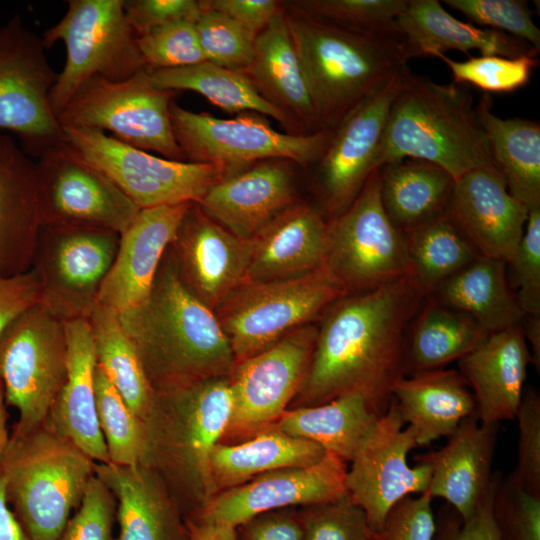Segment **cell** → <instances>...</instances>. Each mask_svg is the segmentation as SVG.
Masks as SVG:
<instances>
[{
    "label": "cell",
    "mask_w": 540,
    "mask_h": 540,
    "mask_svg": "<svg viewBox=\"0 0 540 540\" xmlns=\"http://www.w3.org/2000/svg\"><path fill=\"white\" fill-rule=\"evenodd\" d=\"M428 295L413 276H405L335 301L320 319L291 408L359 393L378 415L385 413L395 384L407 376L408 332Z\"/></svg>",
    "instance_id": "obj_1"
},
{
    "label": "cell",
    "mask_w": 540,
    "mask_h": 540,
    "mask_svg": "<svg viewBox=\"0 0 540 540\" xmlns=\"http://www.w3.org/2000/svg\"><path fill=\"white\" fill-rule=\"evenodd\" d=\"M154 390L230 376L236 361L214 311L181 281L167 248L148 295L118 313Z\"/></svg>",
    "instance_id": "obj_2"
},
{
    "label": "cell",
    "mask_w": 540,
    "mask_h": 540,
    "mask_svg": "<svg viewBox=\"0 0 540 540\" xmlns=\"http://www.w3.org/2000/svg\"><path fill=\"white\" fill-rule=\"evenodd\" d=\"M232 411L229 376L154 390L144 416L139 464L156 472L183 517L214 495L210 455L227 429Z\"/></svg>",
    "instance_id": "obj_3"
},
{
    "label": "cell",
    "mask_w": 540,
    "mask_h": 540,
    "mask_svg": "<svg viewBox=\"0 0 540 540\" xmlns=\"http://www.w3.org/2000/svg\"><path fill=\"white\" fill-rule=\"evenodd\" d=\"M322 130H334L365 98L421 56L399 30L370 31L286 14Z\"/></svg>",
    "instance_id": "obj_4"
},
{
    "label": "cell",
    "mask_w": 540,
    "mask_h": 540,
    "mask_svg": "<svg viewBox=\"0 0 540 540\" xmlns=\"http://www.w3.org/2000/svg\"><path fill=\"white\" fill-rule=\"evenodd\" d=\"M418 159L436 164L454 180L493 164L473 97L461 84H439L405 74L386 121L376 167Z\"/></svg>",
    "instance_id": "obj_5"
},
{
    "label": "cell",
    "mask_w": 540,
    "mask_h": 540,
    "mask_svg": "<svg viewBox=\"0 0 540 540\" xmlns=\"http://www.w3.org/2000/svg\"><path fill=\"white\" fill-rule=\"evenodd\" d=\"M94 461L45 422L11 435L0 455L6 499L32 540H57L94 475Z\"/></svg>",
    "instance_id": "obj_6"
},
{
    "label": "cell",
    "mask_w": 540,
    "mask_h": 540,
    "mask_svg": "<svg viewBox=\"0 0 540 540\" xmlns=\"http://www.w3.org/2000/svg\"><path fill=\"white\" fill-rule=\"evenodd\" d=\"M347 295L325 269L283 280L242 282L214 310L236 363L320 320Z\"/></svg>",
    "instance_id": "obj_7"
},
{
    "label": "cell",
    "mask_w": 540,
    "mask_h": 540,
    "mask_svg": "<svg viewBox=\"0 0 540 540\" xmlns=\"http://www.w3.org/2000/svg\"><path fill=\"white\" fill-rule=\"evenodd\" d=\"M123 1L69 0L61 20L43 32L45 48L57 41L66 48L65 64L50 96L56 117L89 78L120 82L145 69Z\"/></svg>",
    "instance_id": "obj_8"
},
{
    "label": "cell",
    "mask_w": 540,
    "mask_h": 540,
    "mask_svg": "<svg viewBox=\"0 0 540 540\" xmlns=\"http://www.w3.org/2000/svg\"><path fill=\"white\" fill-rule=\"evenodd\" d=\"M170 117L174 137L187 162L215 164L231 173L273 159L302 166L317 164L333 136V130L326 129L283 133L259 114L243 113L223 119L189 111L174 101Z\"/></svg>",
    "instance_id": "obj_9"
},
{
    "label": "cell",
    "mask_w": 540,
    "mask_h": 540,
    "mask_svg": "<svg viewBox=\"0 0 540 540\" xmlns=\"http://www.w3.org/2000/svg\"><path fill=\"white\" fill-rule=\"evenodd\" d=\"M66 374L65 324L35 304L0 334L5 402L19 414L11 435H24L46 422Z\"/></svg>",
    "instance_id": "obj_10"
},
{
    "label": "cell",
    "mask_w": 540,
    "mask_h": 540,
    "mask_svg": "<svg viewBox=\"0 0 540 540\" xmlns=\"http://www.w3.org/2000/svg\"><path fill=\"white\" fill-rule=\"evenodd\" d=\"M328 221L325 269L347 294L376 289L413 276L403 233L387 216L381 200V168L340 214Z\"/></svg>",
    "instance_id": "obj_11"
},
{
    "label": "cell",
    "mask_w": 540,
    "mask_h": 540,
    "mask_svg": "<svg viewBox=\"0 0 540 540\" xmlns=\"http://www.w3.org/2000/svg\"><path fill=\"white\" fill-rule=\"evenodd\" d=\"M175 92L153 87L145 69L127 80H86L57 116L61 126L110 131L133 147L185 161L174 137L170 105Z\"/></svg>",
    "instance_id": "obj_12"
},
{
    "label": "cell",
    "mask_w": 540,
    "mask_h": 540,
    "mask_svg": "<svg viewBox=\"0 0 540 540\" xmlns=\"http://www.w3.org/2000/svg\"><path fill=\"white\" fill-rule=\"evenodd\" d=\"M62 129L66 141L139 209L197 203L212 185L232 174L215 164L152 155L98 129L77 126H62Z\"/></svg>",
    "instance_id": "obj_13"
},
{
    "label": "cell",
    "mask_w": 540,
    "mask_h": 540,
    "mask_svg": "<svg viewBox=\"0 0 540 540\" xmlns=\"http://www.w3.org/2000/svg\"><path fill=\"white\" fill-rule=\"evenodd\" d=\"M118 244L119 234L103 228L42 226L31 264L39 304L63 323L88 320Z\"/></svg>",
    "instance_id": "obj_14"
},
{
    "label": "cell",
    "mask_w": 540,
    "mask_h": 540,
    "mask_svg": "<svg viewBox=\"0 0 540 540\" xmlns=\"http://www.w3.org/2000/svg\"><path fill=\"white\" fill-rule=\"evenodd\" d=\"M57 76L41 37L19 15L0 26V130L15 134L29 156L66 140L50 100Z\"/></svg>",
    "instance_id": "obj_15"
},
{
    "label": "cell",
    "mask_w": 540,
    "mask_h": 540,
    "mask_svg": "<svg viewBox=\"0 0 540 540\" xmlns=\"http://www.w3.org/2000/svg\"><path fill=\"white\" fill-rule=\"evenodd\" d=\"M42 226H86L122 233L140 210L66 140L36 162Z\"/></svg>",
    "instance_id": "obj_16"
},
{
    "label": "cell",
    "mask_w": 540,
    "mask_h": 540,
    "mask_svg": "<svg viewBox=\"0 0 540 540\" xmlns=\"http://www.w3.org/2000/svg\"><path fill=\"white\" fill-rule=\"evenodd\" d=\"M405 425L394 399L362 440L347 469L346 490L365 513L368 526L381 530L392 507L411 494L429 488L431 469L419 463L409 466L408 453L417 447L412 430Z\"/></svg>",
    "instance_id": "obj_17"
},
{
    "label": "cell",
    "mask_w": 540,
    "mask_h": 540,
    "mask_svg": "<svg viewBox=\"0 0 540 540\" xmlns=\"http://www.w3.org/2000/svg\"><path fill=\"white\" fill-rule=\"evenodd\" d=\"M317 326H302L267 349L236 363L229 376L232 411L223 438L254 435L288 409L306 376Z\"/></svg>",
    "instance_id": "obj_18"
},
{
    "label": "cell",
    "mask_w": 540,
    "mask_h": 540,
    "mask_svg": "<svg viewBox=\"0 0 540 540\" xmlns=\"http://www.w3.org/2000/svg\"><path fill=\"white\" fill-rule=\"evenodd\" d=\"M409 70L365 98L333 130L330 144L317 162L318 208L327 220L352 203L377 169L388 114Z\"/></svg>",
    "instance_id": "obj_19"
},
{
    "label": "cell",
    "mask_w": 540,
    "mask_h": 540,
    "mask_svg": "<svg viewBox=\"0 0 540 540\" xmlns=\"http://www.w3.org/2000/svg\"><path fill=\"white\" fill-rule=\"evenodd\" d=\"M347 469L343 459L327 452L313 465L273 470L221 491L185 516L235 528L266 511L332 501L347 494Z\"/></svg>",
    "instance_id": "obj_20"
},
{
    "label": "cell",
    "mask_w": 540,
    "mask_h": 540,
    "mask_svg": "<svg viewBox=\"0 0 540 540\" xmlns=\"http://www.w3.org/2000/svg\"><path fill=\"white\" fill-rule=\"evenodd\" d=\"M185 287L212 311L245 279L251 242L192 203L170 244Z\"/></svg>",
    "instance_id": "obj_21"
},
{
    "label": "cell",
    "mask_w": 540,
    "mask_h": 540,
    "mask_svg": "<svg viewBox=\"0 0 540 540\" xmlns=\"http://www.w3.org/2000/svg\"><path fill=\"white\" fill-rule=\"evenodd\" d=\"M446 213L480 256L506 263L522 239L529 211L491 164L455 180Z\"/></svg>",
    "instance_id": "obj_22"
},
{
    "label": "cell",
    "mask_w": 540,
    "mask_h": 540,
    "mask_svg": "<svg viewBox=\"0 0 540 540\" xmlns=\"http://www.w3.org/2000/svg\"><path fill=\"white\" fill-rule=\"evenodd\" d=\"M193 202L142 208L119 234L118 249L98 294L117 313L149 293L161 260Z\"/></svg>",
    "instance_id": "obj_23"
},
{
    "label": "cell",
    "mask_w": 540,
    "mask_h": 540,
    "mask_svg": "<svg viewBox=\"0 0 540 540\" xmlns=\"http://www.w3.org/2000/svg\"><path fill=\"white\" fill-rule=\"evenodd\" d=\"M499 423L480 422L476 411L464 418L440 450L414 458L431 469L426 491L440 497L466 521L476 512L489 490Z\"/></svg>",
    "instance_id": "obj_24"
},
{
    "label": "cell",
    "mask_w": 540,
    "mask_h": 540,
    "mask_svg": "<svg viewBox=\"0 0 540 540\" xmlns=\"http://www.w3.org/2000/svg\"><path fill=\"white\" fill-rule=\"evenodd\" d=\"M291 163L258 162L212 185L196 203L212 220L241 239H251L294 204Z\"/></svg>",
    "instance_id": "obj_25"
},
{
    "label": "cell",
    "mask_w": 540,
    "mask_h": 540,
    "mask_svg": "<svg viewBox=\"0 0 540 540\" xmlns=\"http://www.w3.org/2000/svg\"><path fill=\"white\" fill-rule=\"evenodd\" d=\"M251 254L243 282L299 277L325 267L328 221L318 206L295 202L251 239Z\"/></svg>",
    "instance_id": "obj_26"
},
{
    "label": "cell",
    "mask_w": 540,
    "mask_h": 540,
    "mask_svg": "<svg viewBox=\"0 0 540 540\" xmlns=\"http://www.w3.org/2000/svg\"><path fill=\"white\" fill-rule=\"evenodd\" d=\"M531 362L522 323L489 334L458 360L459 372L473 390L480 422L499 423L516 417Z\"/></svg>",
    "instance_id": "obj_27"
},
{
    "label": "cell",
    "mask_w": 540,
    "mask_h": 540,
    "mask_svg": "<svg viewBox=\"0 0 540 540\" xmlns=\"http://www.w3.org/2000/svg\"><path fill=\"white\" fill-rule=\"evenodd\" d=\"M94 474L116 499L114 540H189L183 514L156 472L141 464L95 462Z\"/></svg>",
    "instance_id": "obj_28"
},
{
    "label": "cell",
    "mask_w": 540,
    "mask_h": 540,
    "mask_svg": "<svg viewBox=\"0 0 540 540\" xmlns=\"http://www.w3.org/2000/svg\"><path fill=\"white\" fill-rule=\"evenodd\" d=\"M65 324L67 374L47 417L48 426L96 463H109L100 430L94 376L97 366L88 320Z\"/></svg>",
    "instance_id": "obj_29"
},
{
    "label": "cell",
    "mask_w": 540,
    "mask_h": 540,
    "mask_svg": "<svg viewBox=\"0 0 540 540\" xmlns=\"http://www.w3.org/2000/svg\"><path fill=\"white\" fill-rule=\"evenodd\" d=\"M42 227L36 163L0 134V276L31 269Z\"/></svg>",
    "instance_id": "obj_30"
},
{
    "label": "cell",
    "mask_w": 540,
    "mask_h": 540,
    "mask_svg": "<svg viewBox=\"0 0 540 540\" xmlns=\"http://www.w3.org/2000/svg\"><path fill=\"white\" fill-rule=\"evenodd\" d=\"M245 72L259 93L292 117L303 133L322 130L282 8L256 35Z\"/></svg>",
    "instance_id": "obj_31"
},
{
    "label": "cell",
    "mask_w": 540,
    "mask_h": 540,
    "mask_svg": "<svg viewBox=\"0 0 540 540\" xmlns=\"http://www.w3.org/2000/svg\"><path fill=\"white\" fill-rule=\"evenodd\" d=\"M392 398L412 430L417 447L449 437L460 422L476 411L474 396L461 373L434 369L398 381Z\"/></svg>",
    "instance_id": "obj_32"
},
{
    "label": "cell",
    "mask_w": 540,
    "mask_h": 540,
    "mask_svg": "<svg viewBox=\"0 0 540 540\" xmlns=\"http://www.w3.org/2000/svg\"><path fill=\"white\" fill-rule=\"evenodd\" d=\"M396 25L421 56L445 54L448 50H458L468 56L470 50H479L482 56L507 58L539 54L524 40L456 19L437 0H408Z\"/></svg>",
    "instance_id": "obj_33"
},
{
    "label": "cell",
    "mask_w": 540,
    "mask_h": 540,
    "mask_svg": "<svg viewBox=\"0 0 540 540\" xmlns=\"http://www.w3.org/2000/svg\"><path fill=\"white\" fill-rule=\"evenodd\" d=\"M484 93L475 105L490 159L509 193L528 211L540 208V124L524 118L503 119Z\"/></svg>",
    "instance_id": "obj_34"
},
{
    "label": "cell",
    "mask_w": 540,
    "mask_h": 540,
    "mask_svg": "<svg viewBox=\"0 0 540 540\" xmlns=\"http://www.w3.org/2000/svg\"><path fill=\"white\" fill-rule=\"evenodd\" d=\"M430 295L488 334L519 325L525 317L509 285L506 263L499 259L479 256L439 283Z\"/></svg>",
    "instance_id": "obj_35"
},
{
    "label": "cell",
    "mask_w": 540,
    "mask_h": 540,
    "mask_svg": "<svg viewBox=\"0 0 540 540\" xmlns=\"http://www.w3.org/2000/svg\"><path fill=\"white\" fill-rule=\"evenodd\" d=\"M326 453L317 443L289 436L272 424L245 441L217 443L210 455L212 483L217 494L273 470L313 465Z\"/></svg>",
    "instance_id": "obj_36"
},
{
    "label": "cell",
    "mask_w": 540,
    "mask_h": 540,
    "mask_svg": "<svg viewBox=\"0 0 540 540\" xmlns=\"http://www.w3.org/2000/svg\"><path fill=\"white\" fill-rule=\"evenodd\" d=\"M149 83L168 91H193L228 113H255L270 117L287 129L303 133L295 120L264 98L245 71L231 70L204 61L172 69H145Z\"/></svg>",
    "instance_id": "obj_37"
},
{
    "label": "cell",
    "mask_w": 540,
    "mask_h": 540,
    "mask_svg": "<svg viewBox=\"0 0 540 540\" xmlns=\"http://www.w3.org/2000/svg\"><path fill=\"white\" fill-rule=\"evenodd\" d=\"M454 178L440 166L404 159L381 167V200L393 225L410 230L444 213Z\"/></svg>",
    "instance_id": "obj_38"
},
{
    "label": "cell",
    "mask_w": 540,
    "mask_h": 540,
    "mask_svg": "<svg viewBox=\"0 0 540 540\" xmlns=\"http://www.w3.org/2000/svg\"><path fill=\"white\" fill-rule=\"evenodd\" d=\"M379 416L363 395L348 393L323 404L288 408L273 425L350 462Z\"/></svg>",
    "instance_id": "obj_39"
},
{
    "label": "cell",
    "mask_w": 540,
    "mask_h": 540,
    "mask_svg": "<svg viewBox=\"0 0 540 540\" xmlns=\"http://www.w3.org/2000/svg\"><path fill=\"white\" fill-rule=\"evenodd\" d=\"M488 335L472 319L428 295L408 332L407 376L460 360Z\"/></svg>",
    "instance_id": "obj_40"
},
{
    "label": "cell",
    "mask_w": 540,
    "mask_h": 540,
    "mask_svg": "<svg viewBox=\"0 0 540 540\" xmlns=\"http://www.w3.org/2000/svg\"><path fill=\"white\" fill-rule=\"evenodd\" d=\"M88 322L97 365L128 407L143 419L151 405L154 389L134 343L120 323L118 313L97 303Z\"/></svg>",
    "instance_id": "obj_41"
},
{
    "label": "cell",
    "mask_w": 540,
    "mask_h": 540,
    "mask_svg": "<svg viewBox=\"0 0 540 540\" xmlns=\"http://www.w3.org/2000/svg\"><path fill=\"white\" fill-rule=\"evenodd\" d=\"M402 233L413 277L429 295L480 256L447 213Z\"/></svg>",
    "instance_id": "obj_42"
},
{
    "label": "cell",
    "mask_w": 540,
    "mask_h": 540,
    "mask_svg": "<svg viewBox=\"0 0 540 540\" xmlns=\"http://www.w3.org/2000/svg\"><path fill=\"white\" fill-rule=\"evenodd\" d=\"M96 411L109 460L122 466L139 464L144 446V424L126 404L97 365L94 376Z\"/></svg>",
    "instance_id": "obj_43"
},
{
    "label": "cell",
    "mask_w": 540,
    "mask_h": 540,
    "mask_svg": "<svg viewBox=\"0 0 540 540\" xmlns=\"http://www.w3.org/2000/svg\"><path fill=\"white\" fill-rule=\"evenodd\" d=\"M451 70L453 82L471 84L486 94L510 93L526 85L539 59L532 56L507 58L495 55L472 57L456 61L446 54H436Z\"/></svg>",
    "instance_id": "obj_44"
},
{
    "label": "cell",
    "mask_w": 540,
    "mask_h": 540,
    "mask_svg": "<svg viewBox=\"0 0 540 540\" xmlns=\"http://www.w3.org/2000/svg\"><path fill=\"white\" fill-rule=\"evenodd\" d=\"M408 0H302L293 2L303 15L361 30L398 29L396 19Z\"/></svg>",
    "instance_id": "obj_45"
},
{
    "label": "cell",
    "mask_w": 540,
    "mask_h": 540,
    "mask_svg": "<svg viewBox=\"0 0 540 540\" xmlns=\"http://www.w3.org/2000/svg\"><path fill=\"white\" fill-rule=\"evenodd\" d=\"M195 27L206 61L231 70L248 68L253 57L254 33L227 15L204 8Z\"/></svg>",
    "instance_id": "obj_46"
},
{
    "label": "cell",
    "mask_w": 540,
    "mask_h": 540,
    "mask_svg": "<svg viewBox=\"0 0 540 540\" xmlns=\"http://www.w3.org/2000/svg\"><path fill=\"white\" fill-rule=\"evenodd\" d=\"M302 540H375L364 511L348 494L298 510Z\"/></svg>",
    "instance_id": "obj_47"
},
{
    "label": "cell",
    "mask_w": 540,
    "mask_h": 540,
    "mask_svg": "<svg viewBox=\"0 0 540 540\" xmlns=\"http://www.w3.org/2000/svg\"><path fill=\"white\" fill-rule=\"evenodd\" d=\"M145 69H172L206 61L195 22L179 21L137 37Z\"/></svg>",
    "instance_id": "obj_48"
},
{
    "label": "cell",
    "mask_w": 540,
    "mask_h": 540,
    "mask_svg": "<svg viewBox=\"0 0 540 540\" xmlns=\"http://www.w3.org/2000/svg\"><path fill=\"white\" fill-rule=\"evenodd\" d=\"M492 512L501 540H540V496L525 490L512 473L500 479Z\"/></svg>",
    "instance_id": "obj_49"
},
{
    "label": "cell",
    "mask_w": 540,
    "mask_h": 540,
    "mask_svg": "<svg viewBox=\"0 0 540 540\" xmlns=\"http://www.w3.org/2000/svg\"><path fill=\"white\" fill-rule=\"evenodd\" d=\"M506 272L525 316L540 317V208L529 211L522 239L506 262Z\"/></svg>",
    "instance_id": "obj_50"
},
{
    "label": "cell",
    "mask_w": 540,
    "mask_h": 540,
    "mask_svg": "<svg viewBox=\"0 0 540 540\" xmlns=\"http://www.w3.org/2000/svg\"><path fill=\"white\" fill-rule=\"evenodd\" d=\"M444 3L477 25L505 32L540 51V30L533 22V11L527 1L445 0Z\"/></svg>",
    "instance_id": "obj_51"
},
{
    "label": "cell",
    "mask_w": 540,
    "mask_h": 540,
    "mask_svg": "<svg viewBox=\"0 0 540 540\" xmlns=\"http://www.w3.org/2000/svg\"><path fill=\"white\" fill-rule=\"evenodd\" d=\"M116 507L114 495L94 474L76 513L68 519L57 540H114Z\"/></svg>",
    "instance_id": "obj_52"
},
{
    "label": "cell",
    "mask_w": 540,
    "mask_h": 540,
    "mask_svg": "<svg viewBox=\"0 0 540 540\" xmlns=\"http://www.w3.org/2000/svg\"><path fill=\"white\" fill-rule=\"evenodd\" d=\"M515 418L519 427L518 462L512 474L525 490L540 496V395L537 390L524 389Z\"/></svg>",
    "instance_id": "obj_53"
},
{
    "label": "cell",
    "mask_w": 540,
    "mask_h": 540,
    "mask_svg": "<svg viewBox=\"0 0 540 540\" xmlns=\"http://www.w3.org/2000/svg\"><path fill=\"white\" fill-rule=\"evenodd\" d=\"M432 497L424 492L403 498L389 511L375 540H434L436 521Z\"/></svg>",
    "instance_id": "obj_54"
},
{
    "label": "cell",
    "mask_w": 540,
    "mask_h": 540,
    "mask_svg": "<svg viewBox=\"0 0 540 540\" xmlns=\"http://www.w3.org/2000/svg\"><path fill=\"white\" fill-rule=\"evenodd\" d=\"M123 7L137 37L170 23L196 22L202 11L196 0H124Z\"/></svg>",
    "instance_id": "obj_55"
},
{
    "label": "cell",
    "mask_w": 540,
    "mask_h": 540,
    "mask_svg": "<svg viewBox=\"0 0 540 540\" xmlns=\"http://www.w3.org/2000/svg\"><path fill=\"white\" fill-rule=\"evenodd\" d=\"M500 473H494L489 490L481 505L468 520L464 521L453 509L444 512L436 524L435 540H501L493 518V499Z\"/></svg>",
    "instance_id": "obj_56"
},
{
    "label": "cell",
    "mask_w": 540,
    "mask_h": 540,
    "mask_svg": "<svg viewBox=\"0 0 540 540\" xmlns=\"http://www.w3.org/2000/svg\"><path fill=\"white\" fill-rule=\"evenodd\" d=\"M236 540H302L295 507L266 511L235 527Z\"/></svg>",
    "instance_id": "obj_57"
},
{
    "label": "cell",
    "mask_w": 540,
    "mask_h": 540,
    "mask_svg": "<svg viewBox=\"0 0 540 540\" xmlns=\"http://www.w3.org/2000/svg\"><path fill=\"white\" fill-rule=\"evenodd\" d=\"M40 298V283L31 269L11 277L0 276V334L18 315L38 304Z\"/></svg>",
    "instance_id": "obj_58"
},
{
    "label": "cell",
    "mask_w": 540,
    "mask_h": 540,
    "mask_svg": "<svg viewBox=\"0 0 540 540\" xmlns=\"http://www.w3.org/2000/svg\"><path fill=\"white\" fill-rule=\"evenodd\" d=\"M204 9L223 13L257 35L280 10L275 0H199Z\"/></svg>",
    "instance_id": "obj_59"
},
{
    "label": "cell",
    "mask_w": 540,
    "mask_h": 540,
    "mask_svg": "<svg viewBox=\"0 0 540 540\" xmlns=\"http://www.w3.org/2000/svg\"><path fill=\"white\" fill-rule=\"evenodd\" d=\"M184 521L189 540H236L234 527L204 522L191 516H185Z\"/></svg>",
    "instance_id": "obj_60"
},
{
    "label": "cell",
    "mask_w": 540,
    "mask_h": 540,
    "mask_svg": "<svg viewBox=\"0 0 540 540\" xmlns=\"http://www.w3.org/2000/svg\"><path fill=\"white\" fill-rule=\"evenodd\" d=\"M0 540H32L23 530L8 505L5 482L0 470Z\"/></svg>",
    "instance_id": "obj_61"
},
{
    "label": "cell",
    "mask_w": 540,
    "mask_h": 540,
    "mask_svg": "<svg viewBox=\"0 0 540 540\" xmlns=\"http://www.w3.org/2000/svg\"><path fill=\"white\" fill-rule=\"evenodd\" d=\"M523 333L531 348L532 364L539 372L540 369V317L525 316L522 322Z\"/></svg>",
    "instance_id": "obj_62"
},
{
    "label": "cell",
    "mask_w": 540,
    "mask_h": 540,
    "mask_svg": "<svg viewBox=\"0 0 540 540\" xmlns=\"http://www.w3.org/2000/svg\"><path fill=\"white\" fill-rule=\"evenodd\" d=\"M7 421L8 411L5 402L4 387L0 380V455L5 450L10 438V434L7 428Z\"/></svg>",
    "instance_id": "obj_63"
}]
</instances>
